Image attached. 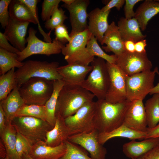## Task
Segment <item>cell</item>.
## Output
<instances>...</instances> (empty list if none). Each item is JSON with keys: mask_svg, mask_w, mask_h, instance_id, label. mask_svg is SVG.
<instances>
[{"mask_svg": "<svg viewBox=\"0 0 159 159\" xmlns=\"http://www.w3.org/2000/svg\"><path fill=\"white\" fill-rule=\"evenodd\" d=\"M123 124L137 131L146 132L148 127L143 100L130 101Z\"/></svg>", "mask_w": 159, "mask_h": 159, "instance_id": "15", "label": "cell"}, {"mask_svg": "<svg viewBox=\"0 0 159 159\" xmlns=\"http://www.w3.org/2000/svg\"><path fill=\"white\" fill-rule=\"evenodd\" d=\"M125 3V0H110L101 9L102 11H106L110 10L111 9L115 7L119 11Z\"/></svg>", "mask_w": 159, "mask_h": 159, "instance_id": "44", "label": "cell"}, {"mask_svg": "<svg viewBox=\"0 0 159 159\" xmlns=\"http://www.w3.org/2000/svg\"><path fill=\"white\" fill-rule=\"evenodd\" d=\"M146 135L145 139L150 138H159V123L155 127L149 128L146 131Z\"/></svg>", "mask_w": 159, "mask_h": 159, "instance_id": "46", "label": "cell"}, {"mask_svg": "<svg viewBox=\"0 0 159 159\" xmlns=\"http://www.w3.org/2000/svg\"><path fill=\"white\" fill-rule=\"evenodd\" d=\"M97 41L96 38L92 34L86 46L89 54L92 57L97 56L110 63L115 64L117 56L114 54L110 55L106 53L100 46Z\"/></svg>", "mask_w": 159, "mask_h": 159, "instance_id": "33", "label": "cell"}, {"mask_svg": "<svg viewBox=\"0 0 159 159\" xmlns=\"http://www.w3.org/2000/svg\"><path fill=\"white\" fill-rule=\"evenodd\" d=\"M24 62L18 59L17 54L0 48V74H5L13 68L21 67Z\"/></svg>", "mask_w": 159, "mask_h": 159, "instance_id": "31", "label": "cell"}, {"mask_svg": "<svg viewBox=\"0 0 159 159\" xmlns=\"http://www.w3.org/2000/svg\"><path fill=\"white\" fill-rule=\"evenodd\" d=\"M53 81L32 78L19 88L20 94L26 105H44L53 90Z\"/></svg>", "mask_w": 159, "mask_h": 159, "instance_id": "5", "label": "cell"}, {"mask_svg": "<svg viewBox=\"0 0 159 159\" xmlns=\"http://www.w3.org/2000/svg\"><path fill=\"white\" fill-rule=\"evenodd\" d=\"M159 143V138H150L137 141L135 140L125 143L122 146V151L127 157L139 159Z\"/></svg>", "mask_w": 159, "mask_h": 159, "instance_id": "20", "label": "cell"}, {"mask_svg": "<svg viewBox=\"0 0 159 159\" xmlns=\"http://www.w3.org/2000/svg\"><path fill=\"white\" fill-rule=\"evenodd\" d=\"M146 132L133 130L123 124L113 130L107 132L99 133L98 140L100 143L103 145L109 140L116 137H122L131 140L145 139Z\"/></svg>", "mask_w": 159, "mask_h": 159, "instance_id": "26", "label": "cell"}, {"mask_svg": "<svg viewBox=\"0 0 159 159\" xmlns=\"http://www.w3.org/2000/svg\"><path fill=\"white\" fill-rule=\"evenodd\" d=\"M70 134L65 121V119L55 114V122L53 128L47 133L45 144L47 145L57 146L68 140Z\"/></svg>", "mask_w": 159, "mask_h": 159, "instance_id": "22", "label": "cell"}, {"mask_svg": "<svg viewBox=\"0 0 159 159\" xmlns=\"http://www.w3.org/2000/svg\"><path fill=\"white\" fill-rule=\"evenodd\" d=\"M1 159H9V158L6 156L4 158H1Z\"/></svg>", "mask_w": 159, "mask_h": 159, "instance_id": "53", "label": "cell"}, {"mask_svg": "<svg viewBox=\"0 0 159 159\" xmlns=\"http://www.w3.org/2000/svg\"><path fill=\"white\" fill-rule=\"evenodd\" d=\"M6 123L5 114L1 105L0 104V134L5 128Z\"/></svg>", "mask_w": 159, "mask_h": 159, "instance_id": "48", "label": "cell"}, {"mask_svg": "<svg viewBox=\"0 0 159 159\" xmlns=\"http://www.w3.org/2000/svg\"><path fill=\"white\" fill-rule=\"evenodd\" d=\"M158 72V67H156L153 71H144L130 76L126 75L127 100L131 102L143 100L154 87L155 76Z\"/></svg>", "mask_w": 159, "mask_h": 159, "instance_id": "8", "label": "cell"}, {"mask_svg": "<svg viewBox=\"0 0 159 159\" xmlns=\"http://www.w3.org/2000/svg\"><path fill=\"white\" fill-rule=\"evenodd\" d=\"M75 0H62L61 1L63 2L64 4L68 5H70L72 4Z\"/></svg>", "mask_w": 159, "mask_h": 159, "instance_id": "52", "label": "cell"}, {"mask_svg": "<svg viewBox=\"0 0 159 159\" xmlns=\"http://www.w3.org/2000/svg\"><path fill=\"white\" fill-rule=\"evenodd\" d=\"M135 43L134 42L131 40L124 41V44L125 50L131 52H135Z\"/></svg>", "mask_w": 159, "mask_h": 159, "instance_id": "49", "label": "cell"}, {"mask_svg": "<svg viewBox=\"0 0 159 159\" xmlns=\"http://www.w3.org/2000/svg\"><path fill=\"white\" fill-rule=\"evenodd\" d=\"M65 11L62 8H57L50 18L44 23L45 28L51 31L58 26L64 24L67 17L65 14Z\"/></svg>", "mask_w": 159, "mask_h": 159, "instance_id": "36", "label": "cell"}, {"mask_svg": "<svg viewBox=\"0 0 159 159\" xmlns=\"http://www.w3.org/2000/svg\"><path fill=\"white\" fill-rule=\"evenodd\" d=\"M92 34L88 29L71 37V40L62 48V53L68 64L88 66L95 57L90 55L86 46Z\"/></svg>", "mask_w": 159, "mask_h": 159, "instance_id": "6", "label": "cell"}, {"mask_svg": "<svg viewBox=\"0 0 159 159\" xmlns=\"http://www.w3.org/2000/svg\"><path fill=\"white\" fill-rule=\"evenodd\" d=\"M28 22H21L10 18L5 29V36L13 46L20 52L26 47L27 43L25 37L29 24Z\"/></svg>", "mask_w": 159, "mask_h": 159, "instance_id": "17", "label": "cell"}, {"mask_svg": "<svg viewBox=\"0 0 159 159\" xmlns=\"http://www.w3.org/2000/svg\"><path fill=\"white\" fill-rule=\"evenodd\" d=\"M66 151L64 143L55 147L47 145L44 141L33 145L29 155L35 159H60Z\"/></svg>", "mask_w": 159, "mask_h": 159, "instance_id": "21", "label": "cell"}, {"mask_svg": "<svg viewBox=\"0 0 159 159\" xmlns=\"http://www.w3.org/2000/svg\"><path fill=\"white\" fill-rule=\"evenodd\" d=\"M124 41L120 34L118 27L114 21L109 24L105 33L103 40L101 43L106 46L102 47V49L107 52H112L116 56L124 52Z\"/></svg>", "mask_w": 159, "mask_h": 159, "instance_id": "19", "label": "cell"}, {"mask_svg": "<svg viewBox=\"0 0 159 159\" xmlns=\"http://www.w3.org/2000/svg\"><path fill=\"white\" fill-rule=\"evenodd\" d=\"M37 31L33 27L28 30V36L26 38L27 45L22 51L17 54L18 60L21 62L28 57L36 54L49 56L62 52L65 45L56 38L52 42H47L40 40L36 36Z\"/></svg>", "mask_w": 159, "mask_h": 159, "instance_id": "9", "label": "cell"}, {"mask_svg": "<svg viewBox=\"0 0 159 159\" xmlns=\"http://www.w3.org/2000/svg\"><path fill=\"white\" fill-rule=\"evenodd\" d=\"M92 69L91 65L72 64L59 66L57 71L62 78L64 85L80 86Z\"/></svg>", "mask_w": 159, "mask_h": 159, "instance_id": "16", "label": "cell"}, {"mask_svg": "<svg viewBox=\"0 0 159 159\" xmlns=\"http://www.w3.org/2000/svg\"><path fill=\"white\" fill-rule=\"evenodd\" d=\"M11 123L32 145L45 141L47 133L53 127L45 120L29 116L15 117Z\"/></svg>", "mask_w": 159, "mask_h": 159, "instance_id": "7", "label": "cell"}, {"mask_svg": "<svg viewBox=\"0 0 159 159\" xmlns=\"http://www.w3.org/2000/svg\"><path fill=\"white\" fill-rule=\"evenodd\" d=\"M90 3L89 0H75L70 5L65 4L61 6L68 10L72 29L71 37L88 29V13L87 9Z\"/></svg>", "mask_w": 159, "mask_h": 159, "instance_id": "14", "label": "cell"}, {"mask_svg": "<svg viewBox=\"0 0 159 159\" xmlns=\"http://www.w3.org/2000/svg\"><path fill=\"white\" fill-rule=\"evenodd\" d=\"M139 159H159V143Z\"/></svg>", "mask_w": 159, "mask_h": 159, "instance_id": "45", "label": "cell"}, {"mask_svg": "<svg viewBox=\"0 0 159 159\" xmlns=\"http://www.w3.org/2000/svg\"><path fill=\"white\" fill-rule=\"evenodd\" d=\"M15 68L0 77V101L5 99L17 86Z\"/></svg>", "mask_w": 159, "mask_h": 159, "instance_id": "32", "label": "cell"}, {"mask_svg": "<svg viewBox=\"0 0 159 159\" xmlns=\"http://www.w3.org/2000/svg\"><path fill=\"white\" fill-rule=\"evenodd\" d=\"M66 151L60 159H93L88 155V152L77 145L68 140L64 142Z\"/></svg>", "mask_w": 159, "mask_h": 159, "instance_id": "35", "label": "cell"}, {"mask_svg": "<svg viewBox=\"0 0 159 159\" xmlns=\"http://www.w3.org/2000/svg\"><path fill=\"white\" fill-rule=\"evenodd\" d=\"M32 146L26 138L17 132L16 148L20 158L24 155H29Z\"/></svg>", "mask_w": 159, "mask_h": 159, "instance_id": "39", "label": "cell"}, {"mask_svg": "<svg viewBox=\"0 0 159 159\" xmlns=\"http://www.w3.org/2000/svg\"><path fill=\"white\" fill-rule=\"evenodd\" d=\"M91 63L92 70L80 86L93 94L98 100L105 99L110 84L106 62L100 58H95Z\"/></svg>", "mask_w": 159, "mask_h": 159, "instance_id": "4", "label": "cell"}, {"mask_svg": "<svg viewBox=\"0 0 159 159\" xmlns=\"http://www.w3.org/2000/svg\"><path fill=\"white\" fill-rule=\"evenodd\" d=\"M59 63L57 62L28 60L16 71L17 86L19 88L32 78L39 77L51 81L62 80L57 71Z\"/></svg>", "mask_w": 159, "mask_h": 159, "instance_id": "3", "label": "cell"}, {"mask_svg": "<svg viewBox=\"0 0 159 159\" xmlns=\"http://www.w3.org/2000/svg\"><path fill=\"white\" fill-rule=\"evenodd\" d=\"M158 74L159 75V72ZM155 93H159V81L157 85L154 86L149 94L152 95Z\"/></svg>", "mask_w": 159, "mask_h": 159, "instance_id": "50", "label": "cell"}, {"mask_svg": "<svg viewBox=\"0 0 159 159\" xmlns=\"http://www.w3.org/2000/svg\"><path fill=\"white\" fill-rule=\"evenodd\" d=\"M110 77V84L105 100L107 102L116 104L127 100L125 74L116 64L106 62Z\"/></svg>", "mask_w": 159, "mask_h": 159, "instance_id": "11", "label": "cell"}, {"mask_svg": "<svg viewBox=\"0 0 159 159\" xmlns=\"http://www.w3.org/2000/svg\"><path fill=\"white\" fill-rule=\"evenodd\" d=\"M144 107L148 127L153 128L159 123V93L147 100Z\"/></svg>", "mask_w": 159, "mask_h": 159, "instance_id": "30", "label": "cell"}, {"mask_svg": "<svg viewBox=\"0 0 159 159\" xmlns=\"http://www.w3.org/2000/svg\"><path fill=\"white\" fill-rule=\"evenodd\" d=\"M99 133L95 129L89 132L71 135L68 140L85 150L93 159H105L107 150L99 142Z\"/></svg>", "mask_w": 159, "mask_h": 159, "instance_id": "13", "label": "cell"}, {"mask_svg": "<svg viewBox=\"0 0 159 159\" xmlns=\"http://www.w3.org/2000/svg\"><path fill=\"white\" fill-rule=\"evenodd\" d=\"M19 159H35L29 154L24 155L21 156Z\"/></svg>", "mask_w": 159, "mask_h": 159, "instance_id": "51", "label": "cell"}, {"mask_svg": "<svg viewBox=\"0 0 159 159\" xmlns=\"http://www.w3.org/2000/svg\"><path fill=\"white\" fill-rule=\"evenodd\" d=\"M159 13V0H146L138 8L134 16L141 30H145L148 21Z\"/></svg>", "mask_w": 159, "mask_h": 159, "instance_id": "24", "label": "cell"}, {"mask_svg": "<svg viewBox=\"0 0 159 159\" xmlns=\"http://www.w3.org/2000/svg\"><path fill=\"white\" fill-rule=\"evenodd\" d=\"M61 0H44L42 4L41 17L42 21L49 19L56 9L58 7Z\"/></svg>", "mask_w": 159, "mask_h": 159, "instance_id": "38", "label": "cell"}, {"mask_svg": "<svg viewBox=\"0 0 159 159\" xmlns=\"http://www.w3.org/2000/svg\"><path fill=\"white\" fill-rule=\"evenodd\" d=\"M55 38L64 44L69 42L71 40L69 34H68L67 27L63 24L54 29Z\"/></svg>", "mask_w": 159, "mask_h": 159, "instance_id": "41", "label": "cell"}, {"mask_svg": "<svg viewBox=\"0 0 159 159\" xmlns=\"http://www.w3.org/2000/svg\"><path fill=\"white\" fill-rule=\"evenodd\" d=\"M53 90L52 93L44 106L46 116V121L53 127L55 122V109L59 92L64 85L62 80L53 81Z\"/></svg>", "mask_w": 159, "mask_h": 159, "instance_id": "29", "label": "cell"}, {"mask_svg": "<svg viewBox=\"0 0 159 159\" xmlns=\"http://www.w3.org/2000/svg\"><path fill=\"white\" fill-rule=\"evenodd\" d=\"M17 131L11 123H7L0 137L5 148L6 156L10 159H19L16 148Z\"/></svg>", "mask_w": 159, "mask_h": 159, "instance_id": "28", "label": "cell"}, {"mask_svg": "<svg viewBox=\"0 0 159 159\" xmlns=\"http://www.w3.org/2000/svg\"><path fill=\"white\" fill-rule=\"evenodd\" d=\"M130 101L112 104L105 99L95 102L94 122L99 133L107 132L123 124L125 113Z\"/></svg>", "mask_w": 159, "mask_h": 159, "instance_id": "1", "label": "cell"}, {"mask_svg": "<svg viewBox=\"0 0 159 159\" xmlns=\"http://www.w3.org/2000/svg\"><path fill=\"white\" fill-rule=\"evenodd\" d=\"M147 46L146 40L142 39L135 43V51L139 53H146L145 47Z\"/></svg>", "mask_w": 159, "mask_h": 159, "instance_id": "47", "label": "cell"}, {"mask_svg": "<svg viewBox=\"0 0 159 159\" xmlns=\"http://www.w3.org/2000/svg\"><path fill=\"white\" fill-rule=\"evenodd\" d=\"M95 97L80 86L64 85L58 98L55 114L65 119L75 114L86 103L93 101Z\"/></svg>", "mask_w": 159, "mask_h": 159, "instance_id": "2", "label": "cell"}, {"mask_svg": "<svg viewBox=\"0 0 159 159\" xmlns=\"http://www.w3.org/2000/svg\"><path fill=\"white\" fill-rule=\"evenodd\" d=\"M29 116L46 121L44 105L25 104L17 112L15 117Z\"/></svg>", "mask_w": 159, "mask_h": 159, "instance_id": "34", "label": "cell"}, {"mask_svg": "<svg viewBox=\"0 0 159 159\" xmlns=\"http://www.w3.org/2000/svg\"><path fill=\"white\" fill-rule=\"evenodd\" d=\"M110 11H103L97 7L88 13V29L100 43L109 25L108 17Z\"/></svg>", "mask_w": 159, "mask_h": 159, "instance_id": "18", "label": "cell"}, {"mask_svg": "<svg viewBox=\"0 0 159 159\" xmlns=\"http://www.w3.org/2000/svg\"><path fill=\"white\" fill-rule=\"evenodd\" d=\"M95 102H89L74 115L65 119L70 135L91 132L95 129L94 122Z\"/></svg>", "mask_w": 159, "mask_h": 159, "instance_id": "10", "label": "cell"}, {"mask_svg": "<svg viewBox=\"0 0 159 159\" xmlns=\"http://www.w3.org/2000/svg\"><path fill=\"white\" fill-rule=\"evenodd\" d=\"M9 10L10 17L13 20L37 24L31 11L20 0H11Z\"/></svg>", "mask_w": 159, "mask_h": 159, "instance_id": "27", "label": "cell"}, {"mask_svg": "<svg viewBox=\"0 0 159 159\" xmlns=\"http://www.w3.org/2000/svg\"><path fill=\"white\" fill-rule=\"evenodd\" d=\"M25 4L30 9L35 18L38 26V28L40 33L42 35L44 39L47 42H52V40L50 36V32L46 33L41 26L37 13V5L39 1L38 0H20Z\"/></svg>", "mask_w": 159, "mask_h": 159, "instance_id": "37", "label": "cell"}, {"mask_svg": "<svg viewBox=\"0 0 159 159\" xmlns=\"http://www.w3.org/2000/svg\"><path fill=\"white\" fill-rule=\"evenodd\" d=\"M11 0L0 1V23L2 27L4 29L7 25L10 18L9 7Z\"/></svg>", "mask_w": 159, "mask_h": 159, "instance_id": "40", "label": "cell"}, {"mask_svg": "<svg viewBox=\"0 0 159 159\" xmlns=\"http://www.w3.org/2000/svg\"></svg>", "mask_w": 159, "mask_h": 159, "instance_id": "54", "label": "cell"}, {"mask_svg": "<svg viewBox=\"0 0 159 159\" xmlns=\"http://www.w3.org/2000/svg\"><path fill=\"white\" fill-rule=\"evenodd\" d=\"M117 26L124 42L131 40L135 43L146 37V35L142 33L139 24L134 18L127 19L125 17H121L118 21Z\"/></svg>", "mask_w": 159, "mask_h": 159, "instance_id": "23", "label": "cell"}, {"mask_svg": "<svg viewBox=\"0 0 159 159\" xmlns=\"http://www.w3.org/2000/svg\"><path fill=\"white\" fill-rule=\"evenodd\" d=\"M141 0H125L124 6V11L125 18L127 19H130L134 17L135 12L133 9L135 5Z\"/></svg>", "mask_w": 159, "mask_h": 159, "instance_id": "42", "label": "cell"}, {"mask_svg": "<svg viewBox=\"0 0 159 159\" xmlns=\"http://www.w3.org/2000/svg\"><path fill=\"white\" fill-rule=\"evenodd\" d=\"M0 104L5 112L6 123L12 122L18 110L25 104L17 86L5 99L0 101Z\"/></svg>", "mask_w": 159, "mask_h": 159, "instance_id": "25", "label": "cell"}, {"mask_svg": "<svg viewBox=\"0 0 159 159\" xmlns=\"http://www.w3.org/2000/svg\"><path fill=\"white\" fill-rule=\"evenodd\" d=\"M128 76L151 70L152 64L146 52H131L125 51L117 56L115 64Z\"/></svg>", "mask_w": 159, "mask_h": 159, "instance_id": "12", "label": "cell"}, {"mask_svg": "<svg viewBox=\"0 0 159 159\" xmlns=\"http://www.w3.org/2000/svg\"><path fill=\"white\" fill-rule=\"evenodd\" d=\"M0 48H2L9 52L17 54L20 51L8 42V41L4 33L0 32Z\"/></svg>", "mask_w": 159, "mask_h": 159, "instance_id": "43", "label": "cell"}]
</instances>
